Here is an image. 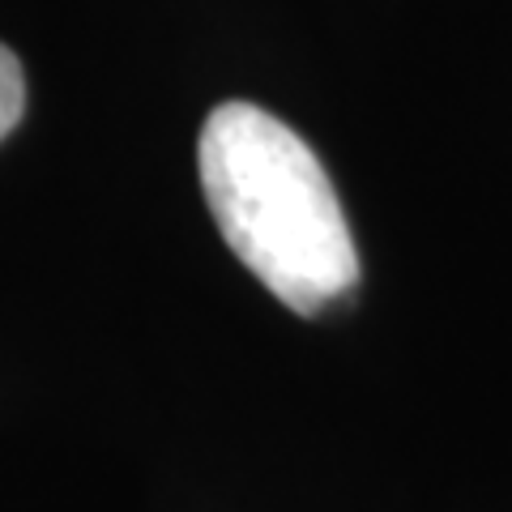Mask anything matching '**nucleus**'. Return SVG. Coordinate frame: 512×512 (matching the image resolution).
Segmentation results:
<instances>
[{
  "instance_id": "nucleus-1",
  "label": "nucleus",
  "mask_w": 512,
  "mask_h": 512,
  "mask_svg": "<svg viewBox=\"0 0 512 512\" xmlns=\"http://www.w3.org/2000/svg\"><path fill=\"white\" fill-rule=\"evenodd\" d=\"M197 167L227 248L291 312L312 316L355 291L359 252L342 201L295 128L252 103H218Z\"/></svg>"
},
{
  "instance_id": "nucleus-2",
  "label": "nucleus",
  "mask_w": 512,
  "mask_h": 512,
  "mask_svg": "<svg viewBox=\"0 0 512 512\" xmlns=\"http://www.w3.org/2000/svg\"><path fill=\"white\" fill-rule=\"evenodd\" d=\"M26 111V77H22V60L0 43V141L18 128Z\"/></svg>"
}]
</instances>
